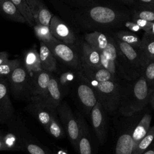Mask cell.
Segmentation results:
<instances>
[{"label":"cell","mask_w":154,"mask_h":154,"mask_svg":"<svg viewBox=\"0 0 154 154\" xmlns=\"http://www.w3.org/2000/svg\"><path fill=\"white\" fill-rule=\"evenodd\" d=\"M152 90L142 75L131 84L123 93H120L119 108L125 116H131L140 112L149 102Z\"/></svg>","instance_id":"1"},{"label":"cell","mask_w":154,"mask_h":154,"mask_svg":"<svg viewBox=\"0 0 154 154\" xmlns=\"http://www.w3.org/2000/svg\"><path fill=\"white\" fill-rule=\"evenodd\" d=\"M84 78L93 88L97 100L102 105L104 109L108 111H114L119 108L120 99V86L117 79L99 82Z\"/></svg>","instance_id":"2"},{"label":"cell","mask_w":154,"mask_h":154,"mask_svg":"<svg viewBox=\"0 0 154 154\" xmlns=\"http://www.w3.org/2000/svg\"><path fill=\"white\" fill-rule=\"evenodd\" d=\"M60 122L73 147L78 151V143L80 132L79 122L66 102H61L57 108Z\"/></svg>","instance_id":"3"},{"label":"cell","mask_w":154,"mask_h":154,"mask_svg":"<svg viewBox=\"0 0 154 154\" xmlns=\"http://www.w3.org/2000/svg\"><path fill=\"white\" fill-rule=\"evenodd\" d=\"M55 58L72 69L80 71L81 61L76 52L65 44L59 40L46 45Z\"/></svg>","instance_id":"4"},{"label":"cell","mask_w":154,"mask_h":154,"mask_svg":"<svg viewBox=\"0 0 154 154\" xmlns=\"http://www.w3.org/2000/svg\"><path fill=\"white\" fill-rule=\"evenodd\" d=\"M51 76L52 73L44 70L30 75L28 88L31 101H38L43 97Z\"/></svg>","instance_id":"5"},{"label":"cell","mask_w":154,"mask_h":154,"mask_svg":"<svg viewBox=\"0 0 154 154\" xmlns=\"http://www.w3.org/2000/svg\"><path fill=\"white\" fill-rule=\"evenodd\" d=\"M63 95L64 92L57 78L52 75L45 95L40 100L35 102L42 103L48 109H57V108L61 102Z\"/></svg>","instance_id":"6"},{"label":"cell","mask_w":154,"mask_h":154,"mask_svg":"<svg viewBox=\"0 0 154 154\" xmlns=\"http://www.w3.org/2000/svg\"><path fill=\"white\" fill-rule=\"evenodd\" d=\"M78 78L79 79L76 88L78 97L85 112L90 113L97 101L96 93L92 87L79 72Z\"/></svg>","instance_id":"7"},{"label":"cell","mask_w":154,"mask_h":154,"mask_svg":"<svg viewBox=\"0 0 154 154\" xmlns=\"http://www.w3.org/2000/svg\"><path fill=\"white\" fill-rule=\"evenodd\" d=\"M11 90L16 96H20L28 88L30 75L21 64L7 77Z\"/></svg>","instance_id":"8"},{"label":"cell","mask_w":154,"mask_h":154,"mask_svg":"<svg viewBox=\"0 0 154 154\" xmlns=\"http://www.w3.org/2000/svg\"><path fill=\"white\" fill-rule=\"evenodd\" d=\"M14 115V109L10 97L8 81L0 78V123L9 122Z\"/></svg>","instance_id":"9"},{"label":"cell","mask_w":154,"mask_h":154,"mask_svg":"<svg viewBox=\"0 0 154 154\" xmlns=\"http://www.w3.org/2000/svg\"><path fill=\"white\" fill-rule=\"evenodd\" d=\"M49 26L52 34L59 41L67 45L72 44L75 41L72 31L56 16H52Z\"/></svg>","instance_id":"10"},{"label":"cell","mask_w":154,"mask_h":154,"mask_svg":"<svg viewBox=\"0 0 154 154\" xmlns=\"http://www.w3.org/2000/svg\"><path fill=\"white\" fill-rule=\"evenodd\" d=\"M103 108L97 100L91 111L92 125L97 138L100 144H103L106 137V122Z\"/></svg>","instance_id":"11"},{"label":"cell","mask_w":154,"mask_h":154,"mask_svg":"<svg viewBox=\"0 0 154 154\" xmlns=\"http://www.w3.org/2000/svg\"><path fill=\"white\" fill-rule=\"evenodd\" d=\"M35 24L49 26L52 14L41 0H26Z\"/></svg>","instance_id":"12"},{"label":"cell","mask_w":154,"mask_h":154,"mask_svg":"<svg viewBox=\"0 0 154 154\" xmlns=\"http://www.w3.org/2000/svg\"><path fill=\"white\" fill-rule=\"evenodd\" d=\"M79 73L87 79L99 82L117 79L116 76L103 67L91 66L82 61H81V70Z\"/></svg>","instance_id":"13"},{"label":"cell","mask_w":154,"mask_h":154,"mask_svg":"<svg viewBox=\"0 0 154 154\" xmlns=\"http://www.w3.org/2000/svg\"><path fill=\"white\" fill-rule=\"evenodd\" d=\"M90 18L95 22L102 24H108L113 22L117 17L115 11L106 7L96 6L89 11Z\"/></svg>","instance_id":"14"},{"label":"cell","mask_w":154,"mask_h":154,"mask_svg":"<svg viewBox=\"0 0 154 154\" xmlns=\"http://www.w3.org/2000/svg\"><path fill=\"white\" fill-rule=\"evenodd\" d=\"M100 61L102 67L108 70L114 76L116 75V61L117 58V51L113 43L108 42L106 48L100 52Z\"/></svg>","instance_id":"15"},{"label":"cell","mask_w":154,"mask_h":154,"mask_svg":"<svg viewBox=\"0 0 154 154\" xmlns=\"http://www.w3.org/2000/svg\"><path fill=\"white\" fill-rule=\"evenodd\" d=\"M80 126V132L78 143V152L79 154H91V145L90 134L82 116L78 117Z\"/></svg>","instance_id":"16"},{"label":"cell","mask_w":154,"mask_h":154,"mask_svg":"<svg viewBox=\"0 0 154 154\" xmlns=\"http://www.w3.org/2000/svg\"><path fill=\"white\" fill-rule=\"evenodd\" d=\"M39 55L43 70L51 73L57 70L56 58L47 45L42 42H40V43Z\"/></svg>","instance_id":"17"},{"label":"cell","mask_w":154,"mask_h":154,"mask_svg":"<svg viewBox=\"0 0 154 154\" xmlns=\"http://www.w3.org/2000/svg\"><path fill=\"white\" fill-rule=\"evenodd\" d=\"M117 43L122 53L126 58L137 67H141L143 71L146 64L143 60L139 52H137L135 48L129 44L117 39Z\"/></svg>","instance_id":"18"},{"label":"cell","mask_w":154,"mask_h":154,"mask_svg":"<svg viewBox=\"0 0 154 154\" xmlns=\"http://www.w3.org/2000/svg\"><path fill=\"white\" fill-rule=\"evenodd\" d=\"M151 121L152 115L149 112H146L143 116L140 122L133 129L131 134L134 141V149L149 131Z\"/></svg>","instance_id":"19"},{"label":"cell","mask_w":154,"mask_h":154,"mask_svg":"<svg viewBox=\"0 0 154 154\" xmlns=\"http://www.w3.org/2000/svg\"><path fill=\"white\" fill-rule=\"evenodd\" d=\"M0 13L13 21L26 22L23 16L11 0H0Z\"/></svg>","instance_id":"20"},{"label":"cell","mask_w":154,"mask_h":154,"mask_svg":"<svg viewBox=\"0 0 154 154\" xmlns=\"http://www.w3.org/2000/svg\"><path fill=\"white\" fill-rule=\"evenodd\" d=\"M30 109L34 116L47 131L51 119V112L53 109L46 108L39 102H32Z\"/></svg>","instance_id":"21"},{"label":"cell","mask_w":154,"mask_h":154,"mask_svg":"<svg viewBox=\"0 0 154 154\" xmlns=\"http://www.w3.org/2000/svg\"><path fill=\"white\" fill-rule=\"evenodd\" d=\"M139 53L146 65L149 61L154 60V35L146 33L141 42Z\"/></svg>","instance_id":"22"},{"label":"cell","mask_w":154,"mask_h":154,"mask_svg":"<svg viewBox=\"0 0 154 154\" xmlns=\"http://www.w3.org/2000/svg\"><path fill=\"white\" fill-rule=\"evenodd\" d=\"M24 67L29 75L43 70L41 66L39 52L35 49H29L25 54Z\"/></svg>","instance_id":"23"},{"label":"cell","mask_w":154,"mask_h":154,"mask_svg":"<svg viewBox=\"0 0 154 154\" xmlns=\"http://www.w3.org/2000/svg\"><path fill=\"white\" fill-rule=\"evenodd\" d=\"M82 53L81 61L91 66L102 67L100 52L89 45L87 42L82 44Z\"/></svg>","instance_id":"24"},{"label":"cell","mask_w":154,"mask_h":154,"mask_svg":"<svg viewBox=\"0 0 154 154\" xmlns=\"http://www.w3.org/2000/svg\"><path fill=\"white\" fill-rule=\"evenodd\" d=\"M86 42L99 52L103 51L108 45V39L106 35L99 31L87 33L85 35Z\"/></svg>","instance_id":"25"},{"label":"cell","mask_w":154,"mask_h":154,"mask_svg":"<svg viewBox=\"0 0 154 154\" xmlns=\"http://www.w3.org/2000/svg\"><path fill=\"white\" fill-rule=\"evenodd\" d=\"M134 150V141L132 134L125 132L119 137L116 146V154H132Z\"/></svg>","instance_id":"26"},{"label":"cell","mask_w":154,"mask_h":154,"mask_svg":"<svg viewBox=\"0 0 154 154\" xmlns=\"http://www.w3.org/2000/svg\"><path fill=\"white\" fill-rule=\"evenodd\" d=\"M2 143L5 150H23V141L14 133L8 132L2 134Z\"/></svg>","instance_id":"27"},{"label":"cell","mask_w":154,"mask_h":154,"mask_svg":"<svg viewBox=\"0 0 154 154\" xmlns=\"http://www.w3.org/2000/svg\"><path fill=\"white\" fill-rule=\"evenodd\" d=\"M47 132L57 139L64 137V128L58 119L57 109H53L51 112V119Z\"/></svg>","instance_id":"28"},{"label":"cell","mask_w":154,"mask_h":154,"mask_svg":"<svg viewBox=\"0 0 154 154\" xmlns=\"http://www.w3.org/2000/svg\"><path fill=\"white\" fill-rule=\"evenodd\" d=\"M34 30L38 39L46 45L58 40L52 34L49 26L35 24L34 26Z\"/></svg>","instance_id":"29"},{"label":"cell","mask_w":154,"mask_h":154,"mask_svg":"<svg viewBox=\"0 0 154 154\" xmlns=\"http://www.w3.org/2000/svg\"><path fill=\"white\" fill-rule=\"evenodd\" d=\"M154 140V125L150 127L146 135L138 143L134 149L132 154H142Z\"/></svg>","instance_id":"30"},{"label":"cell","mask_w":154,"mask_h":154,"mask_svg":"<svg viewBox=\"0 0 154 154\" xmlns=\"http://www.w3.org/2000/svg\"><path fill=\"white\" fill-rule=\"evenodd\" d=\"M17 7L19 12L23 16L24 19L30 26L35 25L34 17L31 13L28 5L26 0H11Z\"/></svg>","instance_id":"31"},{"label":"cell","mask_w":154,"mask_h":154,"mask_svg":"<svg viewBox=\"0 0 154 154\" xmlns=\"http://www.w3.org/2000/svg\"><path fill=\"white\" fill-rule=\"evenodd\" d=\"M119 40L127 43L134 48H139L141 45V41L138 36L133 32L128 31H121L117 34Z\"/></svg>","instance_id":"32"},{"label":"cell","mask_w":154,"mask_h":154,"mask_svg":"<svg viewBox=\"0 0 154 154\" xmlns=\"http://www.w3.org/2000/svg\"><path fill=\"white\" fill-rule=\"evenodd\" d=\"M20 65V62L17 59H7L0 65V78L7 77L15 69Z\"/></svg>","instance_id":"33"},{"label":"cell","mask_w":154,"mask_h":154,"mask_svg":"<svg viewBox=\"0 0 154 154\" xmlns=\"http://www.w3.org/2000/svg\"><path fill=\"white\" fill-rule=\"evenodd\" d=\"M143 72L149 87L154 91V60L148 62L144 67Z\"/></svg>","instance_id":"34"},{"label":"cell","mask_w":154,"mask_h":154,"mask_svg":"<svg viewBox=\"0 0 154 154\" xmlns=\"http://www.w3.org/2000/svg\"><path fill=\"white\" fill-rule=\"evenodd\" d=\"M75 78V74L71 71H67L63 73L59 78H57L58 82L64 93V90H67L71 83Z\"/></svg>","instance_id":"35"},{"label":"cell","mask_w":154,"mask_h":154,"mask_svg":"<svg viewBox=\"0 0 154 154\" xmlns=\"http://www.w3.org/2000/svg\"><path fill=\"white\" fill-rule=\"evenodd\" d=\"M23 146L30 154H49L43 147L32 142L23 141Z\"/></svg>","instance_id":"36"},{"label":"cell","mask_w":154,"mask_h":154,"mask_svg":"<svg viewBox=\"0 0 154 154\" xmlns=\"http://www.w3.org/2000/svg\"><path fill=\"white\" fill-rule=\"evenodd\" d=\"M134 18L143 19L147 21L154 22V10H140L136 11L134 14Z\"/></svg>","instance_id":"37"},{"label":"cell","mask_w":154,"mask_h":154,"mask_svg":"<svg viewBox=\"0 0 154 154\" xmlns=\"http://www.w3.org/2000/svg\"><path fill=\"white\" fill-rule=\"evenodd\" d=\"M134 21L140 26L141 29L144 30L146 33H150L153 22L135 18H134Z\"/></svg>","instance_id":"38"},{"label":"cell","mask_w":154,"mask_h":154,"mask_svg":"<svg viewBox=\"0 0 154 154\" xmlns=\"http://www.w3.org/2000/svg\"><path fill=\"white\" fill-rule=\"evenodd\" d=\"M125 25L129 29H131L134 32H137L141 29L140 26L134 22H127Z\"/></svg>","instance_id":"39"},{"label":"cell","mask_w":154,"mask_h":154,"mask_svg":"<svg viewBox=\"0 0 154 154\" xmlns=\"http://www.w3.org/2000/svg\"><path fill=\"white\" fill-rule=\"evenodd\" d=\"M142 154H154V140Z\"/></svg>","instance_id":"40"},{"label":"cell","mask_w":154,"mask_h":154,"mask_svg":"<svg viewBox=\"0 0 154 154\" xmlns=\"http://www.w3.org/2000/svg\"><path fill=\"white\" fill-rule=\"evenodd\" d=\"M8 58V54L7 52H0V65L5 61Z\"/></svg>","instance_id":"41"},{"label":"cell","mask_w":154,"mask_h":154,"mask_svg":"<svg viewBox=\"0 0 154 154\" xmlns=\"http://www.w3.org/2000/svg\"><path fill=\"white\" fill-rule=\"evenodd\" d=\"M142 4L150 7L154 8V0H138Z\"/></svg>","instance_id":"42"},{"label":"cell","mask_w":154,"mask_h":154,"mask_svg":"<svg viewBox=\"0 0 154 154\" xmlns=\"http://www.w3.org/2000/svg\"><path fill=\"white\" fill-rule=\"evenodd\" d=\"M149 102L151 106L154 109V91H153L151 94L149 99Z\"/></svg>","instance_id":"43"},{"label":"cell","mask_w":154,"mask_h":154,"mask_svg":"<svg viewBox=\"0 0 154 154\" xmlns=\"http://www.w3.org/2000/svg\"><path fill=\"white\" fill-rule=\"evenodd\" d=\"M2 134H0V151H2V150H5V148L3 144L2 143Z\"/></svg>","instance_id":"44"},{"label":"cell","mask_w":154,"mask_h":154,"mask_svg":"<svg viewBox=\"0 0 154 154\" xmlns=\"http://www.w3.org/2000/svg\"><path fill=\"white\" fill-rule=\"evenodd\" d=\"M121 1L125 3H128V4H132L134 2V0H121Z\"/></svg>","instance_id":"45"},{"label":"cell","mask_w":154,"mask_h":154,"mask_svg":"<svg viewBox=\"0 0 154 154\" xmlns=\"http://www.w3.org/2000/svg\"><path fill=\"white\" fill-rule=\"evenodd\" d=\"M149 34H152L154 35V22L153 23V25H152V29H151V31H150Z\"/></svg>","instance_id":"46"},{"label":"cell","mask_w":154,"mask_h":154,"mask_svg":"<svg viewBox=\"0 0 154 154\" xmlns=\"http://www.w3.org/2000/svg\"></svg>","instance_id":"47"},{"label":"cell","mask_w":154,"mask_h":154,"mask_svg":"<svg viewBox=\"0 0 154 154\" xmlns=\"http://www.w3.org/2000/svg\"></svg>","instance_id":"48"}]
</instances>
